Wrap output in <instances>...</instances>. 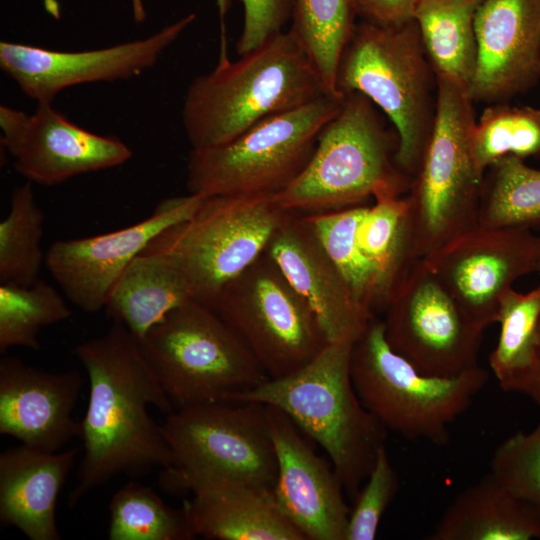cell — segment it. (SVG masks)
Instances as JSON below:
<instances>
[{
    "label": "cell",
    "mask_w": 540,
    "mask_h": 540,
    "mask_svg": "<svg viewBox=\"0 0 540 540\" xmlns=\"http://www.w3.org/2000/svg\"><path fill=\"white\" fill-rule=\"evenodd\" d=\"M74 352L87 372L89 397L80 421L83 455L69 506L115 476L140 477L173 463L162 425L150 417L148 407L168 415L174 406L139 340L113 320L104 334L79 343Z\"/></svg>",
    "instance_id": "obj_1"
},
{
    "label": "cell",
    "mask_w": 540,
    "mask_h": 540,
    "mask_svg": "<svg viewBox=\"0 0 540 540\" xmlns=\"http://www.w3.org/2000/svg\"><path fill=\"white\" fill-rule=\"evenodd\" d=\"M322 95L309 56L282 31L236 61L219 57L211 72L196 77L184 98L182 123L192 149L215 147Z\"/></svg>",
    "instance_id": "obj_2"
},
{
    "label": "cell",
    "mask_w": 540,
    "mask_h": 540,
    "mask_svg": "<svg viewBox=\"0 0 540 540\" xmlns=\"http://www.w3.org/2000/svg\"><path fill=\"white\" fill-rule=\"evenodd\" d=\"M352 344L328 343L309 363L267 379L234 402L276 407L328 455L344 490L354 499L385 445L386 427L362 404L352 382Z\"/></svg>",
    "instance_id": "obj_3"
},
{
    "label": "cell",
    "mask_w": 540,
    "mask_h": 540,
    "mask_svg": "<svg viewBox=\"0 0 540 540\" xmlns=\"http://www.w3.org/2000/svg\"><path fill=\"white\" fill-rule=\"evenodd\" d=\"M337 90L358 92L392 122L398 139L395 160L412 180L434 126L437 76L414 19L397 25L363 20L355 25L341 56Z\"/></svg>",
    "instance_id": "obj_4"
},
{
    "label": "cell",
    "mask_w": 540,
    "mask_h": 540,
    "mask_svg": "<svg viewBox=\"0 0 540 540\" xmlns=\"http://www.w3.org/2000/svg\"><path fill=\"white\" fill-rule=\"evenodd\" d=\"M397 135L363 94H345L324 126L303 171L274 200L292 213H321L361 205L369 197L403 195L411 179L398 167Z\"/></svg>",
    "instance_id": "obj_5"
},
{
    "label": "cell",
    "mask_w": 540,
    "mask_h": 540,
    "mask_svg": "<svg viewBox=\"0 0 540 540\" xmlns=\"http://www.w3.org/2000/svg\"><path fill=\"white\" fill-rule=\"evenodd\" d=\"M473 103L467 87L437 76L433 130L406 196L418 259L479 225L485 173L472 153Z\"/></svg>",
    "instance_id": "obj_6"
},
{
    "label": "cell",
    "mask_w": 540,
    "mask_h": 540,
    "mask_svg": "<svg viewBox=\"0 0 540 540\" xmlns=\"http://www.w3.org/2000/svg\"><path fill=\"white\" fill-rule=\"evenodd\" d=\"M139 342L174 410L234 402L268 379L221 317L194 299L169 312Z\"/></svg>",
    "instance_id": "obj_7"
},
{
    "label": "cell",
    "mask_w": 540,
    "mask_h": 540,
    "mask_svg": "<svg viewBox=\"0 0 540 540\" xmlns=\"http://www.w3.org/2000/svg\"><path fill=\"white\" fill-rule=\"evenodd\" d=\"M273 195L206 197L189 218L163 230L146 249L164 255L191 299L213 310L225 285L266 250L289 213Z\"/></svg>",
    "instance_id": "obj_8"
},
{
    "label": "cell",
    "mask_w": 540,
    "mask_h": 540,
    "mask_svg": "<svg viewBox=\"0 0 540 540\" xmlns=\"http://www.w3.org/2000/svg\"><path fill=\"white\" fill-rule=\"evenodd\" d=\"M350 373L362 404L387 430L437 445L448 442V426L489 379L478 365L453 377L420 373L389 346L376 316L352 344Z\"/></svg>",
    "instance_id": "obj_9"
},
{
    "label": "cell",
    "mask_w": 540,
    "mask_h": 540,
    "mask_svg": "<svg viewBox=\"0 0 540 540\" xmlns=\"http://www.w3.org/2000/svg\"><path fill=\"white\" fill-rule=\"evenodd\" d=\"M342 99L322 95L263 119L226 144L191 149L189 193L210 197L283 190L309 162L320 132L338 112Z\"/></svg>",
    "instance_id": "obj_10"
},
{
    "label": "cell",
    "mask_w": 540,
    "mask_h": 540,
    "mask_svg": "<svg viewBox=\"0 0 540 540\" xmlns=\"http://www.w3.org/2000/svg\"><path fill=\"white\" fill-rule=\"evenodd\" d=\"M213 310L269 379L297 371L328 344L314 312L266 250L225 285Z\"/></svg>",
    "instance_id": "obj_11"
},
{
    "label": "cell",
    "mask_w": 540,
    "mask_h": 540,
    "mask_svg": "<svg viewBox=\"0 0 540 540\" xmlns=\"http://www.w3.org/2000/svg\"><path fill=\"white\" fill-rule=\"evenodd\" d=\"M162 429L172 453L160 482L202 476L271 487L277 460L266 405L216 402L175 409Z\"/></svg>",
    "instance_id": "obj_12"
},
{
    "label": "cell",
    "mask_w": 540,
    "mask_h": 540,
    "mask_svg": "<svg viewBox=\"0 0 540 540\" xmlns=\"http://www.w3.org/2000/svg\"><path fill=\"white\" fill-rule=\"evenodd\" d=\"M389 346L420 373L457 376L476 367L483 331L423 258L400 282L385 310Z\"/></svg>",
    "instance_id": "obj_13"
},
{
    "label": "cell",
    "mask_w": 540,
    "mask_h": 540,
    "mask_svg": "<svg viewBox=\"0 0 540 540\" xmlns=\"http://www.w3.org/2000/svg\"><path fill=\"white\" fill-rule=\"evenodd\" d=\"M464 310L484 328L520 277L537 272L540 236L523 228L477 225L423 258Z\"/></svg>",
    "instance_id": "obj_14"
},
{
    "label": "cell",
    "mask_w": 540,
    "mask_h": 540,
    "mask_svg": "<svg viewBox=\"0 0 540 540\" xmlns=\"http://www.w3.org/2000/svg\"><path fill=\"white\" fill-rule=\"evenodd\" d=\"M195 18L191 13L148 37L86 51H55L1 41L0 68L26 96L37 103H52L58 93L72 86L140 76Z\"/></svg>",
    "instance_id": "obj_15"
},
{
    "label": "cell",
    "mask_w": 540,
    "mask_h": 540,
    "mask_svg": "<svg viewBox=\"0 0 540 540\" xmlns=\"http://www.w3.org/2000/svg\"><path fill=\"white\" fill-rule=\"evenodd\" d=\"M207 196L189 193L162 200L144 220L90 237L57 240L45 263L69 301L87 313L105 308L131 261L169 226L189 218Z\"/></svg>",
    "instance_id": "obj_16"
},
{
    "label": "cell",
    "mask_w": 540,
    "mask_h": 540,
    "mask_svg": "<svg viewBox=\"0 0 540 540\" xmlns=\"http://www.w3.org/2000/svg\"><path fill=\"white\" fill-rule=\"evenodd\" d=\"M0 129L15 170L42 185L117 167L132 157L121 140L76 125L52 103H37L30 114L1 105Z\"/></svg>",
    "instance_id": "obj_17"
},
{
    "label": "cell",
    "mask_w": 540,
    "mask_h": 540,
    "mask_svg": "<svg viewBox=\"0 0 540 540\" xmlns=\"http://www.w3.org/2000/svg\"><path fill=\"white\" fill-rule=\"evenodd\" d=\"M277 460L273 495L305 540H345L350 509L343 485L282 410L266 405Z\"/></svg>",
    "instance_id": "obj_18"
},
{
    "label": "cell",
    "mask_w": 540,
    "mask_h": 540,
    "mask_svg": "<svg viewBox=\"0 0 540 540\" xmlns=\"http://www.w3.org/2000/svg\"><path fill=\"white\" fill-rule=\"evenodd\" d=\"M474 102L499 103L540 78V0H483L474 20Z\"/></svg>",
    "instance_id": "obj_19"
},
{
    "label": "cell",
    "mask_w": 540,
    "mask_h": 540,
    "mask_svg": "<svg viewBox=\"0 0 540 540\" xmlns=\"http://www.w3.org/2000/svg\"><path fill=\"white\" fill-rule=\"evenodd\" d=\"M267 253L314 312L328 343L353 344L375 317L352 294L304 214L289 212Z\"/></svg>",
    "instance_id": "obj_20"
},
{
    "label": "cell",
    "mask_w": 540,
    "mask_h": 540,
    "mask_svg": "<svg viewBox=\"0 0 540 540\" xmlns=\"http://www.w3.org/2000/svg\"><path fill=\"white\" fill-rule=\"evenodd\" d=\"M83 380L77 370L51 373L15 356L0 360V434L47 452L80 437L73 418Z\"/></svg>",
    "instance_id": "obj_21"
},
{
    "label": "cell",
    "mask_w": 540,
    "mask_h": 540,
    "mask_svg": "<svg viewBox=\"0 0 540 540\" xmlns=\"http://www.w3.org/2000/svg\"><path fill=\"white\" fill-rule=\"evenodd\" d=\"M173 492H190L183 504L194 536L211 540H305L282 513L273 488L215 476L161 483Z\"/></svg>",
    "instance_id": "obj_22"
},
{
    "label": "cell",
    "mask_w": 540,
    "mask_h": 540,
    "mask_svg": "<svg viewBox=\"0 0 540 540\" xmlns=\"http://www.w3.org/2000/svg\"><path fill=\"white\" fill-rule=\"evenodd\" d=\"M79 449L47 452L21 444L0 454V521L31 540H59L56 504Z\"/></svg>",
    "instance_id": "obj_23"
},
{
    "label": "cell",
    "mask_w": 540,
    "mask_h": 540,
    "mask_svg": "<svg viewBox=\"0 0 540 540\" xmlns=\"http://www.w3.org/2000/svg\"><path fill=\"white\" fill-rule=\"evenodd\" d=\"M428 540L540 539V510L490 473L448 505Z\"/></svg>",
    "instance_id": "obj_24"
},
{
    "label": "cell",
    "mask_w": 540,
    "mask_h": 540,
    "mask_svg": "<svg viewBox=\"0 0 540 540\" xmlns=\"http://www.w3.org/2000/svg\"><path fill=\"white\" fill-rule=\"evenodd\" d=\"M189 299L182 277L167 258L145 248L119 277L104 309L141 340L169 312Z\"/></svg>",
    "instance_id": "obj_25"
},
{
    "label": "cell",
    "mask_w": 540,
    "mask_h": 540,
    "mask_svg": "<svg viewBox=\"0 0 540 540\" xmlns=\"http://www.w3.org/2000/svg\"><path fill=\"white\" fill-rule=\"evenodd\" d=\"M483 0H417L413 11L437 76L469 89L477 62L474 20Z\"/></svg>",
    "instance_id": "obj_26"
},
{
    "label": "cell",
    "mask_w": 540,
    "mask_h": 540,
    "mask_svg": "<svg viewBox=\"0 0 540 540\" xmlns=\"http://www.w3.org/2000/svg\"><path fill=\"white\" fill-rule=\"evenodd\" d=\"M364 205L356 239L360 251L375 272L387 304L418 259L406 196L383 194Z\"/></svg>",
    "instance_id": "obj_27"
},
{
    "label": "cell",
    "mask_w": 540,
    "mask_h": 540,
    "mask_svg": "<svg viewBox=\"0 0 540 540\" xmlns=\"http://www.w3.org/2000/svg\"><path fill=\"white\" fill-rule=\"evenodd\" d=\"M500 333L489 357L490 368L505 391L522 393L535 364L540 336V285L527 293L513 288L502 298Z\"/></svg>",
    "instance_id": "obj_28"
},
{
    "label": "cell",
    "mask_w": 540,
    "mask_h": 540,
    "mask_svg": "<svg viewBox=\"0 0 540 540\" xmlns=\"http://www.w3.org/2000/svg\"><path fill=\"white\" fill-rule=\"evenodd\" d=\"M355 13L350 0H294L288 30L309 56L325 93L343 98L337 90L341 56L352 36Z\"/></svg>",
    "instance_id": "obj_29"
},
{
    "label": "cell",
    "mask_w": 540,
    "mask_h": 540,
    "mask_svg": "<svg viewBox=\"0 0 540 540\" xmlns=\"http://www.w3.org/2000/svg\"><path fill=\"white\" fill-rule=\"evenodd\" d=\"M478 224L529 229L540 226V170L504 156L484 174Z\"/></svg>",
    "instance_id": "obj_30"
},
{
    "label": "cell",
    "mask_w": 540,
    "mask_h": 540,
    "mask_svg": "<svg viewBox=\"0 0 540 540\" xmlns=\"http://www.w3.org/2000/svg\"><path fill=\"white\" fill-rule=\"evenodd\" d=\"M363 208L361 204L304 215L356 300L376 314L385 310L387 301L357 243L356 230Z\"/></svg>",
    "instance_id": "obj_31"
},
{
    "label": "cell",
    "mask_w": 540,
    "mask_h": 540,
    "mask_svg": "<svg viewBox=\"0 0 540 540\" xmlns=\"http://www.w3.org/2000/svg\"><path fill=\"white\" fill-rule=\"evenodd\" d=\"M45 215L32 182L16 187L7 216L0 222V282L30 286L39 280Z\"/></svg>",
    "instance_id": "obj_32"
},
{
    "label": "cell",
    "mask_w": 540,
    "mask_h": 540,
    "mask_svg": "<svg viewBox=\"0 0 540 540\" xmlns=\"http://www.w3.org/2000/svg\"><path fill=\"white\" fill-rule=\"evenodd\" d=\"M110 540H189L195 538L184 507L168 506L150 487L122 486L109 504Z\"/></svg>",
    "instance_id": "obj_33"
},
{
    "label": "cell",
    "mask_w": 540,
    "mask_h": 540,
    "mask_svg": "<svg viewBox=\"0 0 540 540\" xmlns=\"http://www.w3.org/2000/svg\"><path fill=\"white\" fill-rule=\"evenodd\" d=\"M72 311L63 296L39 279L30 286L0 284V352L11 347L40 348L41 329L69 319Z\"/></svg>",
    "instance_id": "obj_34"
},
{
    "label": "cell",
    "mask_w": 540,
    "mask_h": 540,
    "mask_svg": "<svg viewBox=\"0 0 540 540\" xmlns=\"http://www.w3.org/2000/svg\"><path fill=\"white\" fill-rule=\"evenodd\" d=\"M472 153L478 168L504 156L525 159L540 154V110L503 102L486 107L472 131Z\"/></svg>",
    "instance_id": "obj_35"
},
{
    "label": "cell",
    "mask_w": 540,
    "mask_h": 540,
    "mask_svg": "<svg viewBox=\"0 0 540 540\" xmlns=\"http://www.w3.org/2000/svg\"><path fill=\"white\" fill-rule=\"evenodd\" d=\"M490 474L516 497L540 510V422L518 432L495 450Z\"/></svg>",
    "instance_id": "obj_36"
},
{
    "label": "cell",
    "mask_w": 540,
    "mask_h": 540,
    "mask_svg": "<svg viewBox=\"0 0 540 540\" xmlns=\"http://www.w3.org/2000/svg\"><path fill=\"white\" fill-rule=\"evenodd\" d=\"M399 490V478L385 445L376 456L352 509L345 540H373L381 519Z\"/></svg>",
    "instance_id": "obj_37"
},
{
    "label": "cell",
    "mask_w": 540,
    "mask_h": 540,
    "mask_svg": "<svg viewBox=\"0 0 540 540\" xmlns=\"http://www.w3.org/2000/svg\"><path fill=\"white\" fill-rule=\"evenodd\" d=\"M244 24L236 43L238 55H244L282 32L292 17L294 0H240Z\"/></svg>",
    "instance_id": "obj_38"
},
{
    "label": "cell",
    "mask_w": 540,
    "mask_h": 540,
    "mask_svg": "<svg viewBox=\"0 0 540 540\" xmlns=\"http://www.w3.org/2000/svg\"><path fill=\"white\" fill-rule=\"evenodd\" d=\"M356 16L365 21L397 25L413 19L417 0H350Z\"/></svg>",
    "instance_id": "obj_39"
},
{
    "label": "cell",
    "mask_w": 540,
    "mask_h": 540,
    "mask_svg": "<svg viewBox=\"0 0 540 540\" xmlns=\"http://www.w3.org/2000/svg\"><path fill=\"white\" fill-rule=\"evenodd\" d=\"M522 393L529 396L540 410V336L535 364Z\"/></svg>",
    "instance_id": "obj_40"
},
{
    "label": "cell",
    "mask_w": 540,
    "mask_h": 540,
    "mask_svg": "<svg viewBox=\"0 0 540 540\" xmlns=\"http://www.w3.org/2000/svg\"><path fill=\"white\" fill-rule=\"evenodd\" d=\"M216 4L218 7V12L221 19V47H226V36H225V28H224V18L227 12L230 9L231 6V0H216Z\"/></svg>",
    "instance_id": "obj_41"
},
{
    "label": "cell",
    "mask_w": 540,
    "mask_h": 540,
    "mask_svg": "<svg viewBox=\"0 0 540 540\" xmlns=\"http://www.w3.org/2000/svg\"><path fill=\"white\" fill-rule=\"evenodd\" d=\"M538 273H540V263H539V267H538V270H537Z\"/></svg>",
    "instance_id": "obj_42"
}]
</instances>
